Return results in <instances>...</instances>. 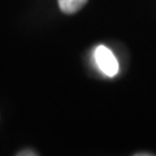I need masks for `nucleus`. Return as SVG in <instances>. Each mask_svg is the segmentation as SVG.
Here are the masks:
<instances>
[{
    "instance_id": "1",
    "label": "nucleus",
    "mask_w": 156,
    "mask_h": 156,
    "mask_svg": "<svg viewBox=\"0 0 156 156\" xmlns=\"http://www.w3.org/2000/svg\"><path fill=\"white\" fill-rule=\"evenodd\" d=\"M94 57L98 68L107 77H115L119 72V62L108 47L98 46L94 51Z\"/></svg>"
},
{
    "instance_id": "2",
    "label": "nucleus",
    "mask_w": 156,
    "mask_h": 156,
    "mask_svg": "<svg viewBox=\"0 0 156 156\" xmlns=\"http://www.w3.org/2000/svg\"><path fill=\"white\" fill-rule=\"evenodd\" d=\"M57 2H58V8L61 9V12H64L66 14H73L83 8V5L87 3V0H57Z\"/></svg>"
},
{
    "instance_id": "3",
    "label": "nucleus",
    "mask_w": 156,
    "mask_h": 156,
    "mask_svg": "<svg viewBox=\"0 0 156 156\" xmlns=\"http://www.w3.org/2000/svg\"><path fill=\"white\" fill-rule=\"evenodd\" d=\"M25 155H30V156H35L37 155V152H31V151H29V150H26V151H22V152H18V156H25Z\"/></svg>"
}]
</instances>
